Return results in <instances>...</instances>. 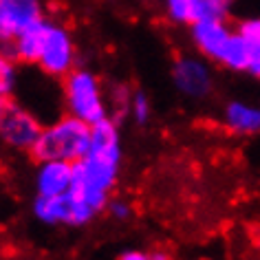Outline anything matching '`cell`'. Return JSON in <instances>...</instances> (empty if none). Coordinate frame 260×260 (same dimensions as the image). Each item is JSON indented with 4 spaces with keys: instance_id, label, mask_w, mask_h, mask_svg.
<instances>
[{
    "instance_id": "6da1fadb",
    "label": "cell",
    "mask_w": 260,
    "mask_h": 260,
    "mask_svg": "<svg viewBox=\"0 0 260 260\" xmlns=\"http://www.w3.org/2000/svg\"><path fill=\"white\" fill-rule=\"evenodd\" d=\"M123 164V144L117 117H106L93 126L90 148L75 166L71 192L84 201L97 214L106 212V205L119 183Z\"/></svg>"
},
{
    "instance_id": "7a4b0ae2",
    "label": "cell",
    "mask_w": 260,
    "mask_h": 260,
    "mask_svg": "<svg viewBox=\"0 0 260 260\" xmlns=\"http://www.w3.org/2000/svg\"><path fill=\"white\" fill-rule=\"evenodd\" d=\"M93 126L73 115H60L42 128L34 150L29 154L38 161H69L77 164L90 148Z\"/></svg>"
},
{
    "instance_id": "3957f363",
    "label": "cell",
    "mask_w": 260,
    "mask_h": 260,
    "mask_svg": "<svg viewBox=\"0 0 260 260\" xmlns=\"http://www.w3.org/2000/svg\"><path fill=\"white\" fill-rule=\"evenodd\" d=\"M60 95L64 113L73 115L90 126L110 117V104L104 93L100 75L86 67H75L64 77L60 82Z\"/></svg>"
},
{
    "instance_id": "277c9868",
    "label": "cell",
    "mask_w": 260,
    "mask_h": 260,
    "mask_svg": "<svg viewBox=\"0 0 260 260\" xmlns=\"http://www.w3.org/2000/svg\"><path fill=\"white\" fill-rule=\"evenodd\" d=\"M44 123L16 95L0 97V144L14 152H31Z\"/></svg>"
},
{
    "instance_id": "5b68a950",
    "label": "cell",
    "mask_w": 260,
    "mask_h": 260,
    "mask_svg": "<svg viewBox=\"0 0 260 260\" xmlns=\"http://www.w3.org/2000/svg\"><path fill=\"white\" fill-rule=\"evenodd\" d=\"M170 80L174 90L187 102L210 100L216 88L212 62L199 53H179L170 67Z\"/></svg>"
},
{
    "instance_id": "8992f818",
    "label": "cell",
    "mask_w": 260,
    "mask_h": 260,
    "mask_svg": "<svg viewBox=\"0 0 260 260\" xmlns=\"http://www.w3.org/2000/svg\"><path fill=\"white\" fill-rule=\"evenodd\" d=\"M31 214L47 227H86L100 216L71 190L55 197L36 194L31 201Z\"/></svg>"
},
{
    "instance_id": "52a82bcc",
    "label": "cell",
    "mask_w": 260,
    "mask_h": 260,
    "mask_svg": "<svg viewBox=\"0 0 260 260\" xmlns=\"http://www.w3.org/2000/svg\"><path fill=\"white\" fill-rule=\"evenodd\" d=\"M40 73L49 80H64L71 71L77 67V47L73 40V34L67 24L51 20L47 40H44L40 60L36 64Z\"/></svg>"
},
{
    "instance_id": "ba28073f",
    "label": "cell",
    "mask_w": 260,
    "mask_h": 260,
    "mask_svg": "<svg viewBox=\"0 0 260 260\" xmlns=\"http://www.w3.org/2000/svg\"><path fill=\"white\" fill-rule=\"evenodd\" d=\"M234 31H236V27H232L230 20H223V18H205V20L192 22L187 27V36H190L194 51L218 67Z\"/></svg>"
},
{
    "instance_id": "9c48e42d",
    "label": "cell",
    "mask_w": 260,
    "mask_h": 260,
    "mask_svg": "<svg viewBox=\"0 0 260 260\" xmlns=\"http://www.w3.org/2000/svg\"><path fill=\"white\" fill-rule=\"evenodd\" d=\"M42 18V0H0V47H9L22 31Z\"/></svg>"
},
{
    "instance_id": "30bf717a",
    "label": "cell",
    "mask_w": 260,
    "mask_h": 260,
    "mask_svg": "<svg viewBox=\"0 0 260 260\" xmlns=\"http://www.w3.org/2000/svg\"><path fill=\"white\" fill-rule=\"evenodd\" d=\"M220 123L236 137L260 135V104L247 100H230L220 108Z\"/></svg>"
},
{
    "instance_id": "8fae6325",
    "label": "cell",
    "mask_w": 260,
    "mask_h": 260,
    "mask_svg": "<svg viewBox=\"0 0 260 260\" xmlns=\"http://www.w3.org/2000/svg\"><path fill=\"white\" fill-rule=\"evenodd\" d=\"M73 177L75 166L69 161H38L34 174L36 194L55 197V194L69 192L73 187Z\"/></svg>"
},
{
    "instance_id": "7c38bea8",
    "label": "cell",
    "mask_w": 260,
    "mask_h": 260,
    "mask_svg": "<svg viewBox=\"0 0 260 260\" xmlns=\"http://www.w3.org/2000/svg\"><path fill=\"white\" fill-rule=\"evenodd\" d=\"M49 18H42L40 22H36L34 27H29L27 31H22L20 36L16 38L9 47H0L5 49L7 53L18 60L24 67H36L38 60H40L44 40H47V31H49Z\"/></svg>"
},
{
    "instance_id": "4fadbf2b",
    "label": "cell",
    "mask_w": 260,
    "mask_h": 260,
    "mask_svg": "<svg viewBox=\"0 0 260 260\" xmlns=\"http://www.w3.org/2000/svg\"><path fill=\"white\" fill-rule=\"evenodd\" d=\"M220 69L230 71V73H249V67H251V47L249 42L240 36V31L236 29L232 36L230 44H227L223 57L218 62Z\"/></svg>"
},
{
    "instance_id": "5bb4252c",
    "label": "cell",
    "mask_w": 260,
    "mask_h": 260,
    "mask_svg": "<svg viewBox=\"0 0 260 260\" xmlns=\"http://www.w3.org/2000/svg\"><path fill=\"white\" fill-rule=\"evenodd\" d=\"M164 14L177 27H190L199 20V3L201 0H161Z\"/></svg>"
},
{
    "instance_id": "9a60e30c",
    "label": "cell",
    "mask_w": 260,
    "mask_h": 260,
    "mask_svg": "<svg viewBox=\"0 0 260 260\" xmlns=\"http://www.w3.org/2000/svg\"><path fill=\"white\" fill-rule=\"evenodd\" d=\"M20 62L14 60L7 51L0 49V97L16 95L20 88Z\"/></svg>"
},
{
    "instance_id": "2e32d148",
    "label": "cell",
    "mask_w": 260,
    "mask_h": 260,
    "mask_svg": "<svg viewBox=\"0 0 260 260\" xmlns=\"http://www.w3.org/2000/svg\"><path fill=\"white\" fill-rule=\"evenodd\" d=\"M126 113L130 115L133 123H137V126H148V123H150V119H152V102H150V97H148L146 90L135 88L133 93H130Z\"/></svg>"
},
{
    "instance_id": "e0dca14e",
    "label": "cell",
    "mask_w": 260,
    "mask_h": 260,
    "mask_svg": "<svg viewBox=\"0 0 260 260\" xmlns=\"http://www.w3.org/2000/svg\"><path fill=\"white\" fill-rule=\"evenodd\" d=\"M106 214L113 220H117V223H128L135 214V207L128 199H123V197H110L108 205H106Z\"/></svg>"
},
{
    "instance_id": "ac0fdd59",
    "label": "cell",
    "mask_w": 260,
    "mask_h": 260,
    "mask_svg": "<svg viewBox=\"0 0 260 260\" xmlns=\"http://www.w3.org/2000/svg\"><path fill=\"white\" fill-rule=\"evenodd\" d=\"M117 260H150V251L144 249H123Z\"/></svg>"
},
{
    "instance_id": "d6986e66",
    "label": "cell",
    "mask_w": 260,
    "mask_h": 260,
    "mask_svg": "<svg viewBox=\"0 0 260 260\" xmlns=\"http://www.w3.org/2000/svg\"><path fill=\"white\" fill-rule=\"evenodd\" d=\"M249 75L256 77L260 82V47L251 49V67H249Z\"/></svg>"
},
{
    "instance_id": "ffe728a7",
    "label": "cell",
    "mask_w": 260,
    "mask_h": 260,
    "mask_svg": "<svg viewBox=\"0 0 260 260\" xmlns=\"http://www.w3.org/2000/svg\"><path fill=\"white\" fill-rule=\"evenodd\" d=\"M150 260H172L170 253H168L166 249H161V247H157V249L150 251Z\"/></svg>"
}]
</instances>
